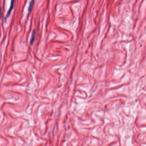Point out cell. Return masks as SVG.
<instances>
[{
  "label": "cell",
  "instance_id": "cell-1",
  "mask_svg": "<svg viewBox=\"0 0 146 146\" xmlns=\"http://www.w3.org/2000/svg\"><path fill=\"white\" fill-rule=\"evenodd\" d=\"M15 0H11V3H10V8L9 9L8 11L7 12V15L5 17V21H6V20H7V18H8L9 16H10V13H11V12L12 11V10L13 8V6H14V3L15 2Z\"/></svg>",
  "mask_w": 146,
  "mask_h": 146
},
{
  "label": "cell",
  "instance_id": "cell-2",
  "mask_svg": "<svg viewBox=\"0 0 146 146\" xmlns=\"http://www.w3.org/2000/svg\"><path fill=\"white\" fill-rule=\"evenodd\" d=\"M34 0H31L30 1V4H29V7H28V15H30V12H31L32 9L33 8V6L34 5Z\"/></svg>",
  "mask_w": 146,
  "mask_h": 146
},
{
  "label": "cell",
  "instance_id": "cell-3",
  "mask_svg": "<svg viewBox=\"0 0 146 146\" xmlns=\"http://www.w3.org/2000/svg\"><path fill=\"white\" fill-rule=\"evenodd\" d=\"M35 36H36V31H35V30H33V33H32V34L31 37V39H30V44H32L33 43V42H34Z\"/></svg>",
  "mask_w": 146,
  "mask_h": 146
},
{
  "label": "cell",
  "instance_id": "cell-4",
  "mask_svg": "<svg viewBox=\"0 0 146 146\" xmlns=\"http://www.w3.org/2000/svg\"><path fill=\"white\" fill-rule=\"evenodd\" d=\"M1 8H0V19L1 18Z\"/></svg>",
  "mask_w": 146,
  "mask_h": 146
}]
</instances>
